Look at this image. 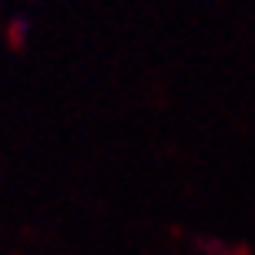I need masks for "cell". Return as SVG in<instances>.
<instances>
[{"instance_id": "cell-1", "label": "cell", "mask_w": 255, "mask_h": 255, "mask_svg": "<svg viewBox=\"0 0 255 255\" xmlns=\"http://www.w3.org/2000/svg\"><path fill=\"white\" fill-rule=\"evenodd\" d=\"M27 30H30V20H27V17H17V20H13V27H10V34H13V44H24V37H27Z\"/></svg>"}]
</instances>
